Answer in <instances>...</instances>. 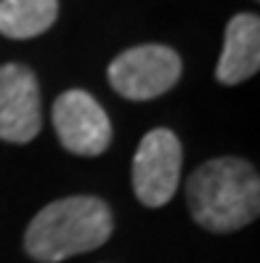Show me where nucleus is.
<instances>
[{
  "label": "nucleus",
  "instance_id": "f257e3e1",
  "mask_svg": "<svg viewBox=\"0 0 260 263\" xmlns=\"http://www.w3.org/2000/svg\"><path fill=\"white\" fill-rule=\"evenodd\" d=\"M194 221L210 231H234L257 218L260 178L257 170L236 157L199 165L186 183Z\"/></svg>",
  "mask_w": 260,
  "mask_h": 263
},
{
  "label": "nucleus",
  "instance_id": "423d86ee",
  "mask_svg": "<svg viewBox=\"0 0 260 263\" xmlns=\"http://www.w3.org/2000/svg\"><path fill=\"white\" fill-rule=\"evenodd\" d=\"M40 133V88L32 69L22 64L0 67V138L27 144Z\"/></svg>",
  "mask_w": 260,
  "mask_h": 263
},
{
  "label": "nucleus",
  "instance_id": "f03ea898",
  "mask_svg": "<svg viewBox=\"0 0 260 263\" xmlns=\"http://www.w3.org/2000/svg\"><path fill=\"white\" fill-rule=\"evenodd\" d=\"M112 237V210L96 197H67L43 208L27 229L24 247L35 260L58 263L96 250Z\"/></svg>",
  "mask_w": 260,
  "mask_h": 263
},
{
  "label": "nucleus",
  "instance_id": "0eeeda50",
  "mask_svg": "<svg viewBox=\"0 0 260 263\" xmlns=\"http://www.w3.org/2000/svg\"><path fill=\"white\" fill-rule=\"evenodd\" d=\"M260 67V19L255 13H236L226 27L223 53L218 61V80L236 85L250 80Z\"/></svg>",
  "mask_w": 260,
  "mask_h": 263
},
{
  "label": "nucleus",
  "instance_id": "20e7f679",
  "mask_svg": "<svg viewBox=\"0 0 260 263\" xmlns=\"http://www.w3.org/2000/svg\"><path fill=\"white\" fill-rule=\"evenodd\" d=\"M181 141L173 130L157 128L144 136L133 157V189L146 208H162L173 199L181 181Z\"/></svg>",
  "mask_w": 260,
  "mask_h": 263
},
{
  "label": "nucleus",
  "instance_id": "7ed1b4c3",
  "mask_svg": "<svg viewBox=\"0 0 260 263\" xmlns=\"http://www.w3.org/2000/svg\"><path fill=\"white\" fill-rule=\"evenodd\" d=\"M181 77V56L167 45H135L109 64V83L130 101H149L167 93Z\"/></svg>",
  "mask_w": 260,
  "mask_h": 263
},
{
  "label": "nucleus",
  "instance_id": "6e6552de",
  "mask_svg": "<svg viewBox=\"0 0 260 263\" xmlns=\"http://www.w3.org/2000/svg\"><path fill=\"white\" fill-rule=\"evenodd\" d=\"M56 0H0V35L13 40L37 37L56 22Z\"/></svg>",
  "mask_w": 260,
  "mask_h": 263
},
{
  "label": "nucleus",
  "instance_id": "39448f33",
  "mask_svg": "<svg viewBox=\"0 0 260 263\" xmlns=\"http://www.w3.org/2000/svg\"><path fill=\"white\" fill-rule=\"evenodd\" d=\"M53 125L61 146L72 154L96 157L112 141L109 117L85 90H67L53 104Z\"/></svg>",
  "mask_w": 260,
  "mask_h": 263
}]
</instances>
